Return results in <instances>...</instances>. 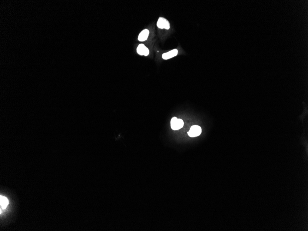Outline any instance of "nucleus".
Returning a JSON list of instances; mask_svg holds the SVG:
<instances>
[{"mask_svg":"<svg viewBox=\"0 0 308 231\" xmlns=\"http://www.w3.org/2000/svg\"><path fill=\"white\" fill-rule=\"evenodd\" d=\"M157 26L160 29H165L168 30L170 28V24L169 21L164 18L160 17L159 18L157 22Z\"/></svg>","mask_w":308,"mask_h":231,"instance_id":"7ed1b4c3","label":"nucleus"},{"mask_svg":"<svg viewBox=\"0 0 308 231\" xmlns=\"http://www.w3.org/2000/svg\"><path fill=\"white\" fill-rule=\"evenodd\" d=\"M178 51L177 49H174L170 51L165 53L162 54V58L164 60H167L176 56L178 54Z\"/></svg>","mask_w":308,"mask_h":231,"instance_id":"39448f33","label":"nucleus"},{"mask_svg":"<svg viewBox=\"0 0 308 231\" xmlns=\"http://www.w3.org/2000/svg\"><path fill=\"white\" fill-rule=\"evenodd\" d=\"M201 133H202V129H201V127L195 125V126H192L190 127L187 134L190 137H196L200 135Z\"/></svg>","mask_w":308,"mask_h":231,"instance_id":"f03ea898","label":"nucleus"},{"mask_svg":"<svg viewBox=\"0 0 308 231\" xmlns=\"http://www.w3.org/2000/svg\"><path fill=\"white\" fill-rule=\"evenodd\" d=\"M9 202L8 198L5 196H0V204L1 209H5L8 204Z\"/></svg>","mask_w":308,"mask_h":231,"instance_id":"0eeeda50","label":"nucleus"},{"mask_svg":"<svg viewBox=\"0 0 308 231\" xmlns=\"http://www.w3.org/2000/svg\"><path fill=\"white\" fill-rule=\"evenodd\" d=\"M137 52L139 55L148 56L150 53L149 49L143 44H140L137 48Z\"/></svg>","mask_w":308,"mask_h":231,"instance_id":"20e7f679","label":"nucleus"},{"mask_svg":"<svg viewBox=\"0 0 308 231\" xmlns=\"http://www.w3.org/2000/svg\"><path fill=\"white\" fill-rule=\"evenodd\" d=\"M184 121L181 119H178L177 117H174L171 120V127L174 130H178L183 127Z\"/></svg>","mask_w":308,"mask_h":231,"instance_id":"f257e3e1","label":"nucleus"},{"mask_svg":"<svg viewBox=\"0 0 308 231\" xmlns=\"http://www.w3.org/2000/svg\"><path fill=\"white\" fill-rule=\"evenodd\" d=\"M149 33H150V32L148 29H144V30H143L138 35V40L140 42L146 41L149 37Z\"/></svg>","mask_w":308,"mask_h":231,"instance_id":"423d86ee","label":"nucleus"}]
</instances>
